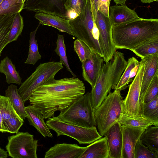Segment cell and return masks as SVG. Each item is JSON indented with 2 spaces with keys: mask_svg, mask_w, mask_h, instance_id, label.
Returning a JSON list of instances; mask_svg holds the SVG:
<instances>
[{
  "mask_svg": "<svg viewBox=\"0 0 158 158\" xmlns=\"http://www.w3.org/2000/svg\"><path fill=\"white\" fill-rule=\"evenodd\" d=\"M85 93L84 83L76 77L54 78L39 86L29 100L47 119L54 116L56 111L67 108Z\"/></svg>",
  "mask_w": 158,
  "mask_h": 158,
  "instance_id": "6da1fadb",
  "label": "cell"
},
{
  "mask_svg": "<svg viewBox=\"0 0 158 158\" xmlns=\"http://www.w3.org/2000/svg\"><path fill=\"white\" fill-rule=\"evenodd\" d=\"M111 34L116 49L131 50L146 41L158 38V19L140 18L112 25Z\"/></svg>",
  "mask_w": 158,
  "mask_h": 158,
  "instance_id": "7a4b0ae2",
  "label": "cell"
},
{
  "mask_svg": "<svg viewBox=\"0 0 158 158\" xmlns=\"http://www.w3.org/2000/svg\"><path fill=\"white\" fill-rule=\"evenodd\" d=\"M127 64L123 53L116 51L111 59L102 65L90 92L94 110L99 106L111 89H114Z\"/></svg>",
  "mask_w": 158,
  "mask_h": 158,
  "instance_id": "3957f363",
  "label": "cell"
},
{
  "mask_svg": "<svg viewBox=\"0 0 158 158\" xmlns=\"http://www.w3.org/2000/svg\"><path fill=\"white\" fill-rule=\"evenodd\" d=\"M73 36L85 43L91 51L103 57L98 39L99 33L95 24L90 0L84 10L74 18L69 19Z\"/></svg>",
  "mask_w": 158,
  "mask_h": 158,
  "instance_id": "277c9868",
  "label": "cell"
},
{
  "mask_svg": "<svg viewBox=\"0 0 158 158\" xmlns=\"http://www.w3.org/2000/svg\"><path fill=\"white\" fill-rule=\"evenodd\" d=\"M90 93L88 92L61 111L57 116L67 123L87 127H96Z\"/></svg>",
  "mask_w": 158,
  "mask_h": 158,
  "instance_id": "5b68a950",
  "label": "cell"
},
{
  "mask_svg": "<svg viewBox=\"0 0 158 158\" xmlns=\"http://www.w3.org/2000/svg\"><path fill=\"white\" fill-rule=\"evenodd\" d=\"M99 106L94 110V117L99 134L103 136L113 125L118 122L122 113L121 91L110 92Z\"/></svg>",
  "mask_w": 158,
  "mask_h": 158,
  "instance_id": "8992f818",
  "label": "cell"
},
{
  "mask_svg": "<svg viewBox=\"0 0 158 158\" xmlns=\"http://www.w3.org/2000/svg\"><path fill=\"white\" fill-rule=\"evenodd\" d=\"M63 68V64L60 61H50L40 64L18 89V93L23 101L25 102L29 100L39 86L54 78L56 74Z\"/></svg>",
  "mask_w": 158,
  "mask_h": 158,
  "instance_id": "52a82bcc",
  "label": "cell"
},
{
  "mask_svg": "<svg viewBox=\"0 0 158 158\" xmlns=\"http://www.w3.org/2000/svg\"><path fill=\"white\" fill-rule=\"evenodd\" d=\"M49 129L54 131L57 136L65 135L81 144H89L102 137L96 127L87 128L67 123L57 117L48 118L46 122Z\"/></svg>",
  "mask_w": 158,
  "mask_h": 158,
  "instance_id": "ba28073f",
  "label": "cell"
},
{
  "mask_svg": "<svg viewBox=\"0 0 158 158\" xmlns=\"http://www.w3.org/2000/svg\"><path fill=\"white\" fill-rule=\"evenodd\" d=\"M6 148L13 158H37L38 140L28 132H18L8 137Z\"/></svg>",
  "mask_w": 158,
  "mask_h": 158,
  "instance_id": "9c48e42d",
  "label": "cell"
},
{
  "mask_svg": "<svg viewBox=\"0 0 158 158\" xmlns=\"http://www.w3.org/2000/svg\"><path fill=\"white\" fill-rule=\"evenodd\" d=\"M145 60L141 58L136 74L129 85L127 94L121 102L122 112L132 116L141 115L139 98Z\"/></svg>",
  "mask_w": 158,
  "mask_h": 158,
  "instance_id": "30bf717a",
  "label": "cell"
},
{
  "mask_svg": "<svg viewBox=\"0 0 158 158\" xmlns=\"http://www.w3.org/2000/svg\"><path fill=\"white\" fill-rule=\"evenodd\" d=\"M95 23L98 31V40L103 54V58L104 61L107 62L111 59L117 49L112 40V25L109 17L105 16L98 10Z\"/></svg>",
  "mask_w": 158,
  "mask_h": 158,
  "instance_id": "8fae6325",
  "label": "cell"
},
{
  "mask_svg": "<svg viewBox=\"0 0 158 158\" xmlns=\"http://www.w3.org/2000/svg\"><path fill=\"white\" fill-rule=\"evenodd\" d=\"M66 0H26L23 9L30 11L41 12L69 19L65 4Z\"/></svg>",
  "mask_w": 158,
  "mask_h": 158,
  "instance_id": "7c38bea8",
  "label": "cell"
},
{
  "mask_svg": "<svg viewBox=\"0 0 158 158\" xmlns=\"http://www.w3.org/2000/svg\"><path fill=\"white\" fill-rule=\"evenodd\" d=\"M104 60L102 57L91 51L89 57L81 63L83 79L93 88L97 81Z\"/></svg>",
  "mask_w": 158,
  "mask_h": 158,
  "instance_id": "4fadbf2b",
  "label": "cell"
},
{
  "mask_svg": "<svg viewBox=\"0 0 158 158\" xmlns=\"http://www.w3.org/2000/svg\"><path fill=\"white\" fill-rule=\"evenodd\" d=\"M122 148L121 158H134L135 145L145 129L121 125Z\"/></svg>",
  "mask_w": 158,
  "mask_h": 158,
  "instance_id": "5bb4252c",
  "label": "cell"
},
{
  "mask_svg": "<svg viewBox=\"0 0 158 158\" xmlns=\"http://www.w3.org/2000/svg\"><path fill=\"white\" fill-rule=\"evenodd\" d=\"M106 139L109 158H121L122 148L121 124L118 122L111 126L104 134Z\"/></svg>",
  "mask_w": 158,
  "mask_h": 158,
  "instance_id": "9a60e30c",
  "label": "cell"
},
{
  "mask_svg": "<svg viewBox=\"0 0 158 158\" xmlns=\"http://www.w3.org/2000/svg\"><path fill=\"white\" fill-rule=\"evenodd\" d=\"M85 148L75 144L57 143L46 152L44 158H79Z\"/></svg>",
  "mask_w": 158,
  "mask_h": 158,
  "instance_id": "2e32d148",
  "label": "cell"
},
{
  "mask_svg": "<svg viewBox=\"0 0 158 158\" xmlns=\"http://www.w3.org/2000/svg\"><path fill=\"white\" fill-rule=\"evenodd\" d=\"M145 63L141 88L139 100L141 105L145 94L155 75L158 74V54L144 58Z\"/></svg>",
  "mask_w": 158,
  "mask_h": 158,
  "instance_id": "e0dca14e",
  "label": "cell"
},
{
  "mask_svg": "<svg viewBox=\"0 0 158 158\" xmlns=\"http://www.w3.org/2000/svg\"><path fill=\"white\" fill-rule=\"evenodd\" d=\"M109 16L112 25H118L140 19L134 10L129 8L124 4L109 7Z\"/></svg>",
  "mask_w": 158,
  "mask_h": 158,
  "instance_id": "ac0fdd59",
  "label": "cell"
},
{
  "mask_svg": "<svg viewBox=\"0 0 158 158\" xmlns=\"http://www.w3.org/2000/svg\"><path fill=\"white\" fill-rule=\"evenodd\" d=\"M35 17L43 25L48 26L73 36L69 19L58 16L41 12H36Z\"/></svg>",
  "mask_w": 158,
  "mask_h": 158,
  "instance_id": "d6986e66",
  "label": "cell"
},
{
  "mask_svg": "<svg viewBox=\"0 0 158 158\" xmlns=\"http://www.w3.org/2000/svg\"><path fill=\"white\" fill-rule=\"evenodd\" d=\"M25 110L30 125L34 127L44 137L53 136L39 109L31 105L25 107Z\"/></svg>",
  "mask_w": 158,
  "mask_h": 158,
  "instance_id": "ffe728a7",
  "label": "cell"
},
{
  "mask_svg": "<svg viewBox=\"0 0 158 158\" xmlns=\"http://www.w3.org/2000/svg\"><path fill=\"white\" fill-rule=\"evenodd\" d=\"M109 151L105 137L95 141L86 147L79 158H109Z\"/></svg>",
  "mask_w": 158,
  "mask_h": 158,
  "instance_id": "44dd1931",
  "label": "cell"
},
{
  "mask_svg": "<svg viewBox=\"0 0 158 158\" xmlns=\"http://www.w3.org/2000/svg\"><path fill=\"white\" fill-rule=\"evenodd\" d=\"M139 64V61L134 57L128 59L127 66L114 89L121 91L127 87L128 84L131 81L132 74H136Z\"/></svg>",
  "mask_w": 158,
  "mask_h": 158,
  "instance_id": "7402d4cb",
  "label": "cell"
},
{
  "mask_svg": "<svg viewBox=\"0 0 158 158\" xmlns=\"http://www.w3.org/2000/svg\"><path fill=\"white\" fill-rule=\"evenodd\" d=\"M6 96L9 97L18 115L23 120L27 118L24 102L18 92L17 87L13 84L9 86L5 91Z\"/></svg>",
  "mask_w": 158,
  "mask_h": 158,
  "instance_id": "603a6c76",
  "label": "cell"
},
{
  "mask_svg": "<svg viewBox=\"0 0 158 158\" xmlns=\"http://www.w3.org/2000/svg\"><path fill=\"white\" fill-rule=\"evenodd\" d=\"M0 72L4 74L6 78V81L8 84L14 83L20 85L22 84V78L19 72L16 71L15 65L7 56L1 61Z\"/></svg>",
  "mask_w": 158,
  "mask_h": 158,
  "instance_id": "cb8c5ba5",
  "label": "cell"
},
{
  "mask_svg": "<svg viewBox=\"0 0 158 158\" xmlns=\"http://www.w3.org/2000/svg\"><path fill=\"white\" fill-rule=\"evenodd\" d=\"M139 140L151 151L158 152V126H150L141 135Z\"/></svg>",
  "mask_w": 158,
  "mask_h": 158,
  "instance_id": "d4e9b609",
  "label": "cell"
},
{
  "mask_svg": "<svg viewBox=\"0 0 158 158\" xmlns=\"http://www.w3.org/2000/svg\"><path fill=\"white\" fill-rule=\"evenodd\" d=\"M118 122L122 125L139 127L145 129L150 126L153 125L152 123L142 115L136 116H130L121 113Z\"/></svg>",
  "mask_w": 158,
  "mask_h": 158,
  "instance_id": "484cf974",
  "label": "cell"
},
{
  "mask_svg": "<svg viewBox=\"0 0 158 158\" xmlns=\"http://www.w3.org/2000/svg\"><path fill=\"white\" fill-rule=\"evenodd\" d=\"M15 14H8L0 17V56L8 43V35Z\"/></svg>",
  "mask_w": 158,
  "mask_h": 158,
  "instance_id": "4316f807",
  "label": "cell"
},
{
  "mask_svg": "<svg viewBox=\"0 0 158 158\" xmlns=\"http://www.w3.org/2000/svg\"><path fill=\"white\" fill-rule=\"evenodd\" d=\"M141 114L151 121L153 125L158 126V95L152 100L141 105Z\"/></svg>",
  "mask_w": 158,
  "mask_h": 158,
  "instance_id": "83f0119b",
  "label": "cell"
},
{
  "mask_svg": "<svg viewBox=\"0 0 158 158\" xmlns=\"http://www.w3.org/2000/svg\"><path fill=\"white\" fill-rule=\"evenodd\" d=\"M131 51L141 58L153 54H158V38L146 41Z\"/></svg>",
  "mask_w": 158,
  "mask_h": 158,
  "instance_id": "f1b7e54d",
  "label": "cell"
},
{
  "mask_svg": "<svg viewBox=\"0 0 158 158\" xmlns=\"http://www.w3.org/2000/svg\"><path fill=\"white\" fill-rule=\"evenodd\" d=\"M40 24L39 23L35 29L30 33L28 54L27 59L24 62L25 64L35 65L41 58V56L39 52L37 40L35 39L36 31Z\"/></svg>",
  "mask_w": 158,
  "mask_h": 158,
  "instance_id": "f546056e",
  "label": "cell"
},
{
  "mask_svg": "<svg viewBox=\"0 0 158 158\" xmlns=\"http://www.w3.org/2000/svg\"><path fill=\"white\" fill-rule=\"evenodd\" d=\"M87 0H66L65 7L69 19H73L81 13L85 8Z\"/></svg>",
  "mask_w": 158,
  "mask_h": 158,
  "instance_id": "4dcf8cb0",
  "label": "cell"
},
{
  "mask_svg": "<svg viewBox=\"0 0 158 158\" xmlns=\"http://www.w3.org/2000/svg\"><path fill=\"white\" fill-rule=\"evenodd\" d=\"M23 5V0H3L0 4V17L20 12Z\"/></svg>",
  "mask_w": 158,
  "mask_h": 158,
  "instance_id": "1f68e13d",
  "label": "cell"
},
{
  "mask_svg": "<svg viewBox=\"0 0 158 158\" xmlns=\"http://www.w3.org/2000/svg\"><path fill=\"white\" fill-rule=\"evenodd\" d=\"M56 44V47L54 51L59 56L60 61L65 67L67 70L69 72L73 77H76V75L72 71L69 64L66 54V46L64 42L63 35L58 34Z\"/></svg>",
  "mask_w": 158,
  "mask_h": 158,
  "instance_id": "d6a6232c",
  "label": "cell"
},
{
  "mask_svg": "<svg viewBox=\"0 0 158 158\" xmlns=\"http://www.w3.org/2000/svg\"><path fill=\"white\" fill-rule=\"evenodd\" d=\"M23 21L20 12L15 14L8 35V43L16 41L21 34L23 27Z\"/></svg>",
  "mask_w": 158,
  "mask_h": 158,
  "instance_id": "836d02e7",
  "label": "cell"
},
{
  "mask_svg": "<svg viewBox=\"0 0 158 158\" xmlns=\"http://www.w3.org/2000/svg\"><path fill=\"white\" fill-rule=\"evenodd\" d=\"M0 112L3 120L12 117H20L14 109L9 98L6 96L0 95Z\"/></svg>",
  "mask_w": 158,
  "mask_h": 158,
  "instance_id": "e575fe53",
  "label": "cell"
},
{
  "mask_svg": "<svg viewBox=\"0 0 158 158\" xmlns=\"http://www.w3.org/2000/svg\"><path fill=\"white\" fill-rule=\"evenodd\" d=\"M134 158H158V152L150 150L139 139L135 147Z\"/></svg>",
  "mask_w": 158,
  "mask_h": 158,
  "instance_id": "d590c367",
  "label": "cell"
},
{
  "mask_svg": "<svg viewBox=\"0 0 158 158\" xmlns=\"http://www.w3.org/2000/svg\"><path fill=\"white\" fill-rule=\"evenodd\" d=\"M74 50L81 63H83L90 56L91 50L84 42L78 39L74 41Z\"/></svg>",
  "mask_w": 158,
  "mask_h": 158,
  "instance_id": "8d00e7d4",
  "label": "cell"
},
{
  "mask_svg": "<svg viewBox=\"0 0 158 158\" xmlns=\"http://www.w3.org/2000/svg\"><path fill=\"white\" fill-rule=\"evenodd\" d=\"M24 121L20 117H15L3 120V124L7 132L17 133L22 126Z\"/></svg>",
  "mask_w": 158,
  "mask_h": 158,
  "instance_id": "74e56055",
  "label": "cell"
},
{
  "mask_svg": "<svg viewBox=\"0 0 158 158\" xmlns=\"http://www.w3.org/2000/svg\"><path fill=\"white\" fill-rule=\"evenodd\" d=\"M158 74H157L153 79L145 94L143 103H147L152 100L158 95Z\"/></svg>",
  "mask_w": 158,
  "mask_h": 158,
  "instance_id": "f35d334b",
  "label": "cell"
},
{
  "mask_svg": "<svg viewBox=\"0 0 158 158\" xmlns=\"http://www.w3.org/2000/svg\"><path fill=\"white\" fill-rule=\"evenodd\" d=\"M111 0H98V10L107 17L109 16V10Z\"/></svg>",
  "mask_w": 158,
  "mask_h": 158,
  "instance_id": "ab89813d",
  "label": "cell"
},
{
  "mask_svg": "<svg viewBox=\"0 0 158 158\" xmlns=\"http://www.w3.org/2000/svg\"><path fill=\"white\" fill-rule=\"evenodd\" d=\"M90 1L92 13L95 21L97 13L98 11V0H90Z\"/></svg>",
  "mask_w": 158,
  "mask_h": 158,
  "instance_id": "60d3db41",
  "label": "cell"
},
{
  "mask_svg": "<svg viewBox=\"0 0 158 158\" xmlns=\"http://www.w3.org/2000/svg\"><path fill=\"white\" fill-rule=\"evenodd\" d=\"M3 119L0 112V132H7L5 127L3 124Z\"/></svg>",
  "mask_w": 158,
  "mask_h": 158,
  "instance_id": "b9f144b4",
  "label": "cell"
},
{
  "mask_svg": "<svg viewBox=\"0 0 158 158\" xmlns=\"http://www.w3.org/2000/svg\"><path fill=\"white\" fill-rule=\"evenodd\" d=\"M8 156L7 152L0 147V158H6Z\"/></svg>",
  "mask_w": 158,
  "mask_h": 158,
  "instance_id": "7bdbcfd3",
  "label": "cell"
},
{
  "mask_svg": "<svg viewBox=\"0 0 158 158\" xmlns=\"http://www.w3.org/2000/svg\"><path fill=\"white\" fill-rule=\"evenodd\" d=\"M116 5H122L125 4L127 0H112Z\"/></svg>",
  "mask_w": 158,
  "mask_h": 158,
  "instance_id": "ee69618b",
  "label": "cell"
},
{
  "mask_svg": "<svg viewBox=\"0 0 158 158\" xmlns=\"http://www.w3.org/2000/svg\"><path fill=\"white\" fill-rule=\"evenodd\" d=\"M141 2L143 3H150L153 2L158 1V0H141Z\"/></svg>",
  "mask_w": 158,
  "mask_h": 158,
  "instance_id": "f6af8a7d",
  "label": "cell"
},
{
  "mask_svg": "<svg viewBox=\"0 0 158 158\" xmlns=\"http://www.w3.org/2000/svg\"><path fill=\"white\" fill-rule=\"evenodd\" d=\"M26 0H23V4H24V2H25L26 1Z\"/></svg>",
  "mask_w": 158,
  "mask_h": 158,
  "instance_id": "bcb514c9",
  "label": "cell"
},
{
  "mask_svg": "<svg viewBox=\"0 0 158 158\" xmlns=\"http://www.w3.org/2000/svg\"><path fill=\"white\" fill-rule=\"evenodd\" d=\"M3 0H0V4L2 2Z\"/></svg>",
  "mask_w": 158,
  "mask_h": 158,
  "instance_id": "7dc6e473",
  "label": "cell"
}]
</instances>
